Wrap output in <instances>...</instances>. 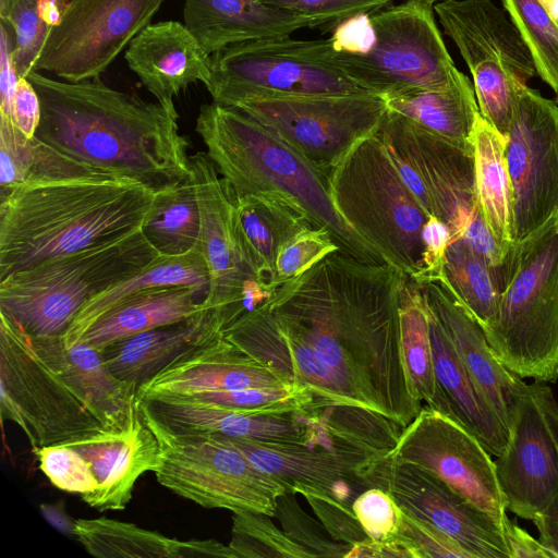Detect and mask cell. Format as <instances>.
Returning a JSON list of instances; mask_svg holds the SVG:
<instances>
[{
  "label": "cell",
  "instance_id": "cell-51",
  "mask_svg": "<svg viewBox=\"0 0 558 558\" xmlns=\"http://www.w3.org/2000/svg\"><path fill=\"white\" fill-rule=\"evenodd\" d=\"M460 238L495 268L502 265L510 248L494 234L478 206L473 211Z\"/></svg>",
  "mask_w": 558,
  "mask_h": 558
},
{
  "label": "cell",
  "instance_id": "cell-8",
  "mask_svg": "<svg viewBox=\"0 0 558 558\" xmlns=\"http://www.w3.org/2000/svg\"><path fill=\"white\" fill-rule=\"evenodd\" d=\"M430 0H407L369 13L373 38L359 54L332 48L338 66L362 89L385 99L448 86L459 74Z\"/></svg>",
  "mask_w": 558,
  "mask_h": 558
},
{
  "label": "cell",
  "instance_id": "cell-25",
  "mask_svg": "<svg viewBox=\"0 0 558 558\" xmlns=\"http://www.w3.org/2000/svg\"><path fill=\"white\" fill-rule=\"evenodd\" d=\"M131 71L158 101L173 104L189 85L211 76V59L189 28L179 21H160L146 26L124 54Z\"/></svg>",
  "mask_w": 558,
  "mask_h": 558
},
{
  "label": "cell",
  "instance_id": "cell-50",
  "mask_svg": "<svg viewBox=\"0 0 558 558\" xmlns=\"http://www.w3.org/2000/svg\"><path fill=\"white\" fill-rule=\"evenodd\" d=\"M398 535L414 546L420 558H473L451 536L403 509Z\"/></svg>",
  "mask_w": 558,
  "mask_h": 558
},
{
  "label": "cell",
  "instance_id": "cell-52",
  "mask_svg": "<svg viewBox=\"0 0 558 558\" xmlns=\"http://www.w3.org/2000/svg\"><path fill=\"white\" fill-rule=\"evenodd\" d=\"M39 96L27 77H20L12 104V120L27 138H34L40 123Z\"/></svg>",
  "mask_w": 558,
  "mask_h": 558
},
{
  "label": "cell",
  "instance_id": "cell-11",
  "mask_svg": "<svg viewBox=\"0 0 558 558\" xmlns=\"http://www.w3.org/2000/svg\"><path fill=\"white\" fill-rule=\"evenodd\" d=\"M434 11L472 74L481 116L507 136L519 90L537 74L520 32L490 0H442Z\"/></svg>",
  "mask_w": 558,
  "mask_h": 558
},
{
  "label": "cell",
  "instance_id": "cell-16",
  "mask_svg": "<svg viewBox=\"0 0 558 558\" xmlns=\"http://www.w3.org/2000/svg\"><path fill=\"white\" fill-rule=\"evenodd\" d=\"M507 509L534 520L558 496V402L543 381L526 384L495 460Z\"/></svg>",
  "mask_w": 558,
  "mask_h": 558
},
{
  "label": "cell",
  "instance_id": "cell-28",
  "mask_svg": "<svg viewBox=\"0 0 558 558\" xmlns=\"http://www.w3.org/2000/svg\"><path fill=\"white\" fill-rule=\"evenodd\" d=\"M39 356L68 384L107 429L123 428L137 389L116 378L100 351L85 343L66 348L62 336H29Z\"/></svg>",
  "mask_w": 558,
  "mask_h": 558
},
{
  "label": "cell",
  "instance_id": "cell-49",
  "mask_svg": "<svg viewBox=\"0 0 558 558\" xmlns=\"http://www.w3.org/2000/svg\"><path fill=\"white\" fill-rule=\"evenodd\" d=\"M32 140L20 132L12 118L0 114L1 192L27 181Z\"/></svg>",
  "mask_w": 558,
  "mask_h": 558
},
{
  "label": "cell",
  "instance_id": "cell-10",
  "mask_svg": "<svg viewBox=\"0 0 558 558\" xmlns=\"http://www.w3.org/2000/svg\"><path fill=\"white\" fill-rule=\"evenodd\" d=\"M210 59L211 76L205 87L213 101L225 106L259 96L366 93L336 63L330 38L255 39L225 48Z\"/></svg>",
  "mask_w": 558,
  "mask_h": 558
},
{
  "label": "cell",
  "instance_id": "cell-33",
  "mask_svg": "<svg viewBox=\"0 0 558 558\" xmlns=\"http://www.w3.org/2000/svg\"><path fill=\"white\" fill-rule=\"evenodd\" d=\"M174 286L195 288L206 298L209 274L198 248L184 255L160 256L140 274L88 300L62 336L64 345L71 348L77 344L99 318L133 295L150 289Z\"/></svg>",
  "mask_w": 558,
  "mask_h": 558
},
{
  "label": "cell",
  "instance_id": "cell-59",
  "mask_svg": "<svg viewBox=\"0 0 558 558\" xmlns=\"http://www.w3.org/2000/svg\"><path fill=\"white\" fill-rule=\"evenodd\" d=\"M551 19L558 25V0H539Z\"/></svg>",
  "mask_w": 558,
  "mask_h": 558
},
{
  "label": "cell",
  "instance_id": "cell-47",
  "mask_svg": "<svg viewBox=\"0 0 558 558\" xmlns=\"http://www.w3.org/2000/svg\"><path fill=\"white\" fill-rule=\"evenodd\" d=\"M352 509L369 538L384 542L398 535L402 509L387 492L366 488L354 498Z\"/></svg>",
  "mask_w": 558,
  "mask_h": 558
},
{
  "label": "cell",
  "instance_id": "cell-40",
  "mask_svg": "<svg viewBox=\"0 0 558 558\" xmlns=\"http://www.w3.org/2000/svg\"><path fill=\"white\" fill-rule=\"evenodd\" d=\"M525 41L537 74L558 95V25L539 0H502Z\"/></svg>",
  "mask_w": 558,
  "mask_h": 558
},
{
  "label": "cell",
  "instance_id": "cell-6",
  "mask_svg": "<svg viewBox=\"0 0 558 558\" xmlns=\"http://www.w3.org/2000/svg\"><path fill=\"white\" fill-rule=\"evenodd\" d=\"M161 255L142 229L0 279V313L29 336H63L92 298L147 268Z\"/></svg>",
  "mask_w": 558,
  "mask_h": 558
},
{
  "label": "cell",
  "instance_id": "cell-31",
  "mask_svg": "<svg viewBox=\"0 0 558 558\" xmlns=\"http://www.w3.org/2000/svg\"><path fill=\"white\" fill-rule=\"evenodd\" d=\"M428 315L435 373L451 416L471 432L492 456H500L508 441V428L481 395L429 306Z\"/></svg>",
  "mask_w": 558,
  "mask_h": 558
},
{
  "label": "cell",
  "instance_id": "cell-61",
  "mask_svg": "<svg viewBox=\"0 0 558 558\" xmlns=\"http://www.w3.org/2000/svg\"><path fill=\"white\" fill-rule=\"evenodd\" d=\"M557 105H558V95H557V100H556Z\"/></svg>",
  "mask_w": 558,
  "mask_h": 558
},
{
  "label": "cell",
  "instance_id": "cell-1",
  "mask_svg": "<svg viewBox=\"0 0 558 558\" xmlns=\"http://www.w3.org/2000/svg\"><path fill=\"white\" fill-rule=\"evenodd\" d=\"M405 278L392 264L338 250L283 282L223 337L282 381L306 387L315 408L357 407L404 428L423 407L401 349Z\"/></svg>",
  "mask_w": 558,
  "mask_h": 558
},
{
  "label": "cell",
  "instance_id": "cell-3",
  "mask_svg": "<svg viewBox=\"0 0 558 558\" xmlns=\"http://www.w3.org/2000/svg\"><path fill=\"white\" fill-rule=\"evenodd\" d=\"M155 192L121 175L25 181L0 193V279L138 229Z\"/></svg>",
  "mask_w": 558,
  "mask_h": 558
},
{
  "label": "cell",
  "instance_id": "cell-39",
  "mask_svg": "<svg viewBox=\"0 0 558 558\" xmlns=\"http://www.w3.org/2000/svg\"><path fill=\"white\" fill-rule=\"evenodd\" d=\"M73 534L98 558H180V541L136 524L100 517L78 519Z\"/></svg>",
  "mask_w": 558,
  "mask_h": 558
},
{
  "label": "cell",
  "instance_id": "cell-13",
  "mask_svg": "<svg viewBox=\"0 0 558 558\" xmlns=\"http://www.w3.org/2000/svg\"><path fill=\"white\" fill-rule=\"evenodd\" d=\"M230 107L267 126L326 177L378 131L387 112L386 99L367 92L250 97Z\"/></svg>",
  "mask_w": 558,
  "mask_h": 558
},
{
  "label": "cell",
  "instance_id": "cell-48",
  "mask_svg": "<svg viewBox=\"0 0 558 558\" xmlns=\"http://www.w3.org/2000/svg\"><path fill=\"white\" fill-rule=\"evenodd\" d=\"M264 3L314 21L317 26L338 24L362 13H371L392 0H260Z\"/></svg>",
  "mask_w": 558,
  "mask_h": 558
},
{
  "label": "cell",
  "instance_id": "cell-35",
  "mask_svg": "<svg viewBox=\"0 0 558 558\" xmlns=\"http://www.w3.org/2000/svg\"><path fill=\"white\" fill-rule=\"evenodd\" d=\"M471 144L478 207L497 239L510 246L512 198L506 162L507 136L495 130L480 113L472 131Z\"/></svg>",
  "mask_w": 558,
  "mask_h": 558
},
{
  "label": "cell",
  "instance_id": "cell-24",
  "mask_svg": "<svg viewBox=\"0 0 558 558\" xmlns=\"http://www.w3.org/2000/svg\"><path fill=\"white\" fill-rule=\"evenodd\" d=\"M421 287L475 386L509 430L517 400L526 385L523 378L498 360L480 323L442 282L430 280Z\"/></svg>",
  "mask_w": 558,
  "mask_h": 558
},
{
  "label": "cell",
  "instance_id": "cell-19",
  "mask_svg": "<svg viewBox=\"0 0 558 558\" xmlns=\"http://www.w3.org/2000/svg\"><path fill=\"white\" fill-rule=\"evenodd\" d=\"M377 135L420 174L433 215L459 239L478 206L473 150L459 146L387 108Z\"/></svg>",
  "mask_w": 558,
  "mask_h": 558
},
{
  "label": "cell",
  "instance_id": "cell-38",
  "mask_svg": "<svg viewBox=\"0 0 558 558\" xmlns=\"http://www.w3.org/2000/svg\"><path fill=\"white\" fill-rule=\"evenodd\" d=\"M436 280L447 287L482 328L493 322L501 298L497 268L461 238L450 241L441 276Z\"/></svg>",
  "mask_w": 558,
  "mask_h": 558
},
{
  "label": "cell",
  "instance_id": "cell-20",
  "mask_svg": "<svg viewBox=\"0 0 558 558\" xmlns=\"http://www.w3.org/2000/svg\"><path fill=\"white\" fill-rule=\"evenodd\" d=\"M193 182L199 214L198 250L209 274V289L203 302L220 312L228 326L243 315V294L255 279L244 260L233 219V196L206 153L191 156ZM227 326V327H228Z\"/></svg>",
  "mask_w": 558,
  "mask_h": 558
},
{
  "label": "cell",
  "instance_id": "cell-53",
  "mask_svg": "<svg viewBox=\"0 0 558 558\" xmlns=\"http://www.w3.org/2000/svg\"><path fill=\"white\" fill-rule=\"evenodd\" d=\"M14 62V39L11 29L0 24V114L12 118V104L19 82Z\"/></svg>",
  "mask_w": 558,
  "mask_h": 558
},
{
  "label": "cell",
  "instance_id": "cell-42",
  "mask_svg": "<svg viewBox=\"0 0 558 558\" xmlns=\"http://www.w3.org/2000/svg\"><path fill=\"white\" fill-rule=\"evenodd\" d=\"M274 517L280 522L286 535L313 558H345L351 549V545L333 539L320 521L307 514L294 493H286L277 498Z\"/></svg>",
  "mask_w": 558,
  "mask_h": 558
},
{
  "label": "cell",
  "instance_id": "cell-30",
  "mask_svg": "<svg viewBox=\"0 0 558 558\" xmlns=\"http://www.w3.org/2000/svg\"><path fill=\"white\" fill-rule=\"evenodd\" d=\"M233 219L244 260L271 291L278 288L275 263L281 246L304 229L320 228L300 203L272 192L233 197Z\"/></svg>",
  "mask_w": 558,
  "mask_h": 558
},
{
  "label": "cell",
  "instance_id": "cell-44",
  "mask_svg": "<svg viewBox=\"0 0 558 558\" xmlns=\"http://www.w3.org/2000/svg\"><path fill=\"white\" fill-rule=\"evenodd\" d=\"M338 250L332 235L324 228L314 227L298 232L278 252L275 263L278 287Z\"/></svg>",
  "mask_w": 558,
  "mask_h": 558
},
{
  "label": "cell",
  "instance_id": "cell-7",
  "mask_svg": "<svg viewBox=\"0 0 558 558\" xmlns=\"http://www.w3.org/2000/svg\"><path fill=\"white\" fill-rule=\"evenodd\" d=\"M328 186L340 217L386 263L418 284L427 281L423 229L430 216L402 182L377 132L332 169Z\"/></svg>",
  "mask_w": 558,
  "mask_h": 558
},
{
  "label": "cell",
  "instance_id": "cell-23",
  "mask_svg": "<svg viewBox=\"0 0 558 558\" xmlns=\"http://www.w3.org/2000/svg\"><path fill=\"white\" fill-rule=\"evenodd\" d=\"M61 444L75 449L90 464L98 485L81 496L98 511L123 510L132 499L138 477L157 466L160 452L138 396L123 428H105Z\"/></svg>",
  "mask_w": 558,
  "mask_h": 558
},
{
  "label": "cell",
  "instance_id": "cell-56",
  "mask_svg": "<svg viewBox=\"0 0 558 558\" xmlns=\"http://www.w3.org/2000/svg\"><path fill=\"white\" fill-rule=\"evenodd\" d=\"M180 558H236V555L229 545H225L215 539L206 541H180Z\"/></svg>",
  "mask_w": 558,
  "mask_h": 558
},
{
  "label": "cell",
  "instance_id": "cell-55",
  "mask_svg": "<svg viewBox=\"0 0 558 558\" xmlns=\"http://www.w3.org/2000/svg\"><path fill=\"white\" fill-rule=\"evenodd\" d=\"M504 534L510 558H556L555 554L539 539H535L510 519L504 526Z\"/></svg>",
  "mask_w": 558,
  "mask_h": 558
},
{
  "label": "cell",
  "instance_id": "cell-27",
  "mask_svg": "<svg viewBox=\"0 0 558 558\" xmlns=\"http://www.w3.org/2000/svg\"><path fill=\"white\" fill-rule=\"evenodd\" d=\"M223 315L206 307L194 316L118 340L100 351L109 372L136 389L190 351L223 337Z\"/></svg>",
  "mask_w": 558,
  "mask_h": 558
},
{
  "label": "cell",
  "instance_id": "cell-9",
  "mask_svg": "<svg viewBox=\"0 0 558 558\" xmlns=\"http://www.w3.org/2000/svg\"><path fill=\"white\" fill-rule=\"evenodd\" d=\"M143 413L160 447L153 472L174 494L204 508L263 512L272 518L277 498L292 493L284 482L256 469L215 435L175 433Z\"/></svg>",
  "mask_w": 558,
  "mask_h": 558
},
{
  "label": "cell",
  "instance_id": "cell-32",
  "mask_svg": "<svg viewBox=\"0 0 558 558\" xmlns=\"http://www.w3.org/2000/svg\"><path fill=\"white\" fill-rule=\"evenodd\" d=\"M201 293L184 286L137 293L99 318L78 343L102 350L130 336L185 320L207 307L203 300H197Z\"/></svg>",
  "mask_w": 558,
  "mask_h": 558
},
{
  "label": "cell",
  "instance_id": "cell-46",
  "mask_svg": "<svg viewBox=\"0 0 558 558\" xmlns=\"http://www.w3.org/2000/svg\"><path fill=\"white\" fill-rule=\"evenodd\" d=\"M296 494L304 496L333 539L352 546L368 538L352 509L351 501L310 487H300Z\"/></svg>",
  "mask_w": 558,
  "mask_h": 558
},
{
  "label": "cell",
  "instance_id": "cell-5",
  "mask_svg": "<svg viewBox=\"0 0 558 558\" xmlns=\"http://www.w3.org/2000/svg\"><path fill=\"white\" fill-rule=\"evenodd\" d=\"M499 306L484 332L498 360L521 378L558 379V211L512 242L501 266Z\"/></svg>",
  "mask_w": 558,
  "mask_h": 558
},
{
  "label": "cell",
  "instance_id": "cell-34",
  "mask_svg": "<svg viewBox=\"0 0 558 558\" xmlns=\"http://www.w3.org/2000/svg\"><path fill=\"white\" fill-rule=\"evenodd\" d=\"M390 111L402 114L426 130L472 149L471 135L480 109L469 77L459 72L446 87L413 90L386 99Z\"/></svg>",
  "mask_w": 558,
  "mask_h": 558
},
{
  "label": "cell",
  "instance_id": "cell-15",
  "mask_svg": "<svg viewBox=\"0 0 558 558\" xmlns=\"http://www.w3.org/2000/svg\"><path fill=\"white\" fill-rule=\"evenodd\" d=\"M166 0H71L33 70L68 82L99 77L151 23Z\"/></svg>",
  "mask_w": 558,
  "mask_h": 558
},
{
  "label": "cell",
  "instance_id": "cell-22",
  "mask_svg": "<svg viewBox=\"0 0 558 558\" xmlns=\"http://www.w3.org/2000/svg\"><path fill=\"white\" fill-rule=\"evenodd\" d=\"M259 471L284 482L292 493L310 487L353 502L365 488L361 474L375 459L345 442H271L215 435Z\"/></svg>",
  "mask_w": 558,
  "mask_h": 558
},
{
  "label": "cell",
  "instance_id": "cell-58",
  "mask_svg": "<svg viewBox=\"0 0 558 558\" xmlns=\"http://www.w3.org/2000/svg\"><path fill=\"white\" fill-rule=\"evenodd\" d=\"M71 0H37V11L44 23L52 28L60 24Z\"/></svg>",
  "mask_w": 558,
  "mask_h": 558
},
{
  "label": "cell",
  "instance_id": "cell-18",
  "mask_svg": "<svg viewBox=\"0 0 558 558\" xmlns=\"http://www.w3.org/2000/svg\"><path fill=\"white\" fill-rule=\"evenodd\" d=\"M361 478L365 488L387 492L401 509L451 536L473 558H510L502 527L421 468L378 457Z\"/></svg>",
  "mask_w": 558,
  "mask_h": 558
},
{
  "label": "cell",
  "instance_id": "cell-37",
  "mask_svg": "<svg viewBox=\"0 0 558 558\" xmlns=\"http://www.w3.org/2000/svg\"><path fill=\"white\" fill-rule=\"evenodd\" d=\"M142 231L161 256L198 248L201 214L191 178L155 193Z\"/></svg>",
  "mask_w": 558,
  "mask_h": 558
},
{
  "label": "cell",
  "instance_id": "cell-12",
  "mask_svg": "<svg viewBox=\"0 0 558 558\" xmlns=\"http://www.w3.org/2000/svg\"><path fill=\"white\" fill-rule=\"evenodd\" d=\"M0 410L33 452L105 429L68 384L39 356L29 335L0 313ZM107 429V428H106Z\"/></svg>",
  "mask_w": 558,
  "mask_h": 558
},
{
  "label": "cell",
  "instance_id": "cell-43",
  "mask_svg": "<svg viewBox=\"0 0 558 558\" xmlns=\"http://www.w3.org/2000/svg\"><path fill=\"white\" fill-rule=\"evenodd\" d=\"M37 0H0V17L12 32L14 62L20 77L33 70L50 31L39 17Z\"/></svg>",
  "mask_w": 558,
  "mask_h": 558
},
{
  "label": "cell",
  "instance_id": "cell-45",
  "mask_svg": "<svg viewBox=\"0 0 558 558\" xmlns=\"http://www.w3.org/2000/svg\"><path fill=\"white\" fill-rule=\"evenodd\" d=\"M41 472L59 489L81 495L97 488L90 464L64 444L45 446L34 451Z\"/></svg>",
  "mask_w": 558,
  "mask_h": 558
},
{
  "label": "cell",
  "instance_id": "cell-21",
  "mask_svg": "<svg viewBox=\"0 0 558 558\" xmlns=\"http://www.w3.org/2000/svg\"><path fill=\"white\" fill-rule=\"evenodd\" d=\"M141 403L144 411L175 433L324 445L335 439L319 415L312 412L269 414L191 397H156L141 399Z\"/></svg>",
  "mask_w": 558,
  "mask_h": 558
},
{
  "label": "cell",
  "instance_id": "cell-17",
  "mask_svg": "<svg viewBox=\"0 0 558 558\" xmlns=\"http://www.w3.org/2000/svg\"><path fill=\"white\" fill-rule=\"evenodd\" d=\"M512 242L558 211V105L523 85L507 134Z\"/></svg>",
  "mask_w": 558,
  "mask_h": 558
},
{
  "label": "cell",
  "instance_id": "cell-26",
  "mask_svg": "<svg viewBox=\"0 0 558 558\" xmlns=\"http://www.w3.org/2000/svg\"><path fill=\"white\" fill-rule=\"evenodd\" d=\"M287 384L225 337L181 356L137 388L141 399Z\"/></svg>",
  "mask_w": 558,
  "mask_h": 558
},
{
  "label": "cell",
  "instance_id": "cell-57",
  "mask_svg": "<svg viewBox=\"0 0 558 558\" xmlns=\"http://www.w3.org/2000/svg\"><path fill=\"white\" fill-rule=\"evenodd\" d=\"M533 522L538 539L558 558V496Z\"/></svg>",
  "mask_w": 558,
  "mask_h": 558
},
{
  "label": "cell",
  "instance_id": "cell-2",
  "mask_svg": "<svg viewBox=\"0 0 558 558\" xmlns=\"http://www.w3.org/2000/svg\"><path fill=\"white\" fill-rule=\"evenodd\" d=\"M41 107L35 137L99 171L155 193L191 178L190 142L174 104L145 101L99 77L68 82L32 70Z\"/></svg>",
  "mask_w": 558,
  "mask_h": 558
},
{
  "label": "cell",
  "instance_id": "cell-41",
  "mask_svg": "<svg viewBox=\"0 0 558 558\" xmlns=\"http://www.w3.org/2000/svg\"><path fill=\"white\" fill-rule=\"evenodd\" d=\"M270 518L263 512H233L229 546L236 558H313L279 530Z\"/></svg>",
  "mask_w": 558,
  "mask_h": 558
},
{
  "label": "cell",
  "instance_id": "cell-60",
  "mask_svg": "<svg viewBox=\"0 0 558 558\" xmlns=\"http://www.w3.org/2000/svg\"><path fill=\"white\" fill-rule=\"evenodd\" d=\"M430 1L436 2V1H438V0H430ZM440 1H442V0H440Z\"/></svg>",
  "mask_w": 558,
  "mask_h": 558
},
{
  "label": "cell",
  "instance_id": "cell-4",
  "mask_svg": "<svg viewBox=\"0 0 558 558\" xmlns=\"http://www.w3.org/2000/svg\"><path fill=\"white\" fill-rule=\"evenodd\" d=\"M195 131L233 197L272 192L294 199L330 232L340 251L366 263L385 262L337 213L328 177L267 126L213 101L199 107Z\"/></svg>",
  "mask_w": 558,
  "mask_h": 558
},
{
  "label": "cell",
  "instance_id": "cell-36",
  "mask_svg": "<svg viewBox=\"0 0 558 558\" xmlns=\"http://www.w3.org/2000/svg\"><path fill=\"white\" fill-rule=\"evenodd\" d=\"M399 315L403 361L416 400L451 416L435 373L427 302L421 284L408 276L400 294Z\"/></svg>",
  "mask_w": 558,
  "mask_h": 558
},
{
  "label": "cell",
  "instance_id": "cell-54",
  "mask_svg": "<svg viewBox=\"0 0 558 558\" xmlns=\"http://www.w3.org/2000/svg\"><path fill=\"white\" fill-rule=\"evenodd\" d=\"M420 558L414 546L400 535L378 542L367 538L351 546L345 558Z\"/></svg>",
  "mask_w": 558,
  "mask_h": 558
},
{
  "label": "cell",
  "instance_id": "cell-29",
  "mask_svg": "<svg viewBox=\"0 0 558 558\" xmlns=\"http://www.w3.org/2000/svg\"><path fill=\"white\" fill-rule=\"evenodd\" d=\"M183 20L209 56L244 41L288 36L317 26L308 17L260 0H184Z\"/></svg>",
  "mask_w": 558,
  "mask_h": 558
},
{
  "label": "cell",
  "instance_id": "cell-14",
  "mask_svg": "<svg viewBox=\"0 0 558 558\" xmlns=\"http://www.w3.org/2000/svg\"><path fill=\"white\" fill-rule=\"evenodd\" d=\"M387 456L432 474L504 530L509 518L493 456L452 416L423 405Z\"/></svg>",
  "mask_w": 558,
  "mask_h": 558
}]
</instances>
